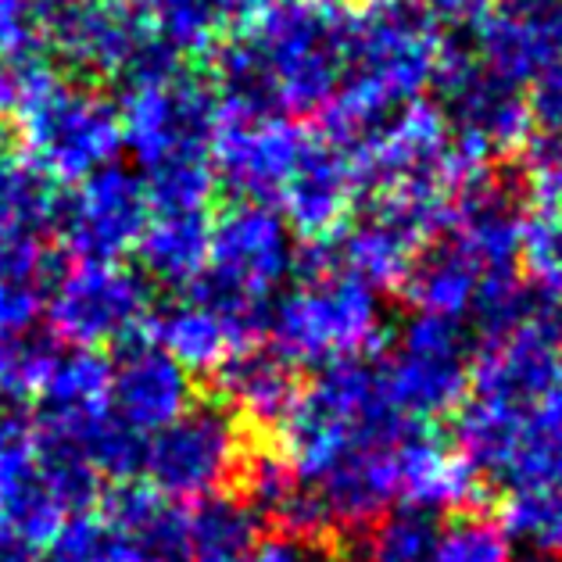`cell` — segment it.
<instances>
[{
    "label": "cell",
    "mask_w": 562,
    "mask_h": 562,
    "mask_svg": "<svg viewBox=\"0 0 562 562\" xmlns=\"http://www.w3.org/2000/svg\"><path fill=\"white\" fill-rule=\"evenodd\" d=\"M427 427L394 405L380 362L319 369L280 419V456L297 491L334 524H373L402 502L405 448Z\"/></svg>",
    "instance_id": "cell-1"
},
{
    "label": "cell",
    "mask_w": 562,
    "mask_h": 562,
    "mask_svg": "<svg viewBox=\"0 0 562 562\" xmlns=\"http://www.w3.org/2000/svg\"><path fill=\"white\" fill-rule=\"evenodd\" d=\"M441 54L445 44L430 15L387 4L355 11L345 44V68H340L334 98L323 108L326 130L337 147L351 150L402 108L416 104L419 93L434 83Z\"/></svg>",
    "instance_id": "cell-2"
},
{
    "label": "cell",
    "mask_w": 562,
    "mask_h": 562,
    "mask_svg": "<svg viewBox=\"0 0 562 562\" xmlns=\"http://www.w3.org/2000/svg\"><path fill=\"white\" fill-rule=\"evenodd\" d=\"M294 272H301V286L272 301L266 326L269 348L294 369L362 359V351L380 340V294L337 266L330 240H312L294 262Z\"/></svg>",
    "instance_id": "cell-3"
},
{
    "label": "cell",
    "mask_w": 562,
    "mask_h": 562,
    "mask_svg": "<svg viewBox=\"0 0 562 562\" xmlns=\"http://www.w3.org/2000/svg\"><path fill=\"white\" fill-rule=\"evenodd\" d=\"M294 262V237L280 212L269 204L237 201L212 223L209 262L190 286V297L223 315L240 348L258 345Z\"/></svg>",
    "instance_id": "cell-4"
},
{
    "label": "cell",
    "mask_w": 562,
    "mask_h": 562,
    "mask_svg": "<svg viewBox=\"0 0 562 562\" xmlns=\"http://www.w3.org/2000/svg\"><path fill=\"white\" fill-rule=\"evenodd\" d=\"M351 15L348 0H262L237 30L262 65L280 115L323 112L334 98Z\"/></svg>",
    "instance_id": "cell-5"
},
{
    "label": "cell",
    "mask_w": 562,
    "mask_h": 562,
    "mask_svg": "<svg viewBox=\"0 0 562 562\" xmlns=\"http://www.w3.org/2000/svg\"><path fill=\"white\" fill-rule=\"evenodd\" d=\"M40 33L79 79L147 87L183 72V58L155 33L136 0H33Z\"/></svg>",
    "instance_id": "cell-6"
},
{
    "label": "cell",
    "mask_w": 562,
    "mask_h": 562,
    "mask_svg": "<svg viewBox=\"0 0 562 562\" xmlns=\"http://www.w3.org/2000/svg\"><path fill=\"white\" fill-rule=\"evenodd\" d=\"M25 158L54 183H83L122 150L119 108L87 83L47 76L15 112Z\"/></svg>",
    "instance_id": "cell-7"
},
{
    "label": "cell",
    "mask_w": 562,
    "mask_h": 562,
    "mask_svg": "<svg viewBox=\"0 0 562 562\" xmlns=\"http://www.w3.org/2000/svg\"><path fill=\"white\" fill-rule=\"evenodd\" d=\"M355 187L369 198H413L448 204L451 190H459L473 176L445 119L430 104H408L394 119L359 140L351 150Z\"/></svg>",
    "instance_id": "cell-8"
},
{
    "label": "cell",
    "mask_w": 562,
    "mask_h": 562,
    "mask_svg": "<svg viewBox=\"0 0 562 562\" xmlns=\"http://www.w3.org/2000/svg\"><path fill=\"white\" fill-rule=\"evenodd\" d=\"M240 416L218 397L194 402L180 419L147 437L144 473L150 487L169 502L223 495L229 480H237L244 462Z\"/></svg>",
    "instance_id": "cell-9"
},
{
    "label": "cell",
    "mask_w": 562,
    "mask_h": 562,
    "mask_svg": "<svg viewBox=\"0 0 562 562\" xmlns=\"http://www.w3.org/2000/svg\"><path fill=\"white\" fill-rule=\"evenodd\" d=\"M434 83L441 90L445 126L470 166L505 155L527 140L533 115L524 87L491 72L476 54L445 50Z\"/></svg>",
    "instance_id": "cell-10"
},
{
    "label": "cell",
    "mask_w": 562,
    "mask_h": 562,
    "mask_svg": "<svg viewBox=\"0 0 562 562\" xmlns=\"http://www.w3.org/2000/svg\"><path fill=\"white\" fill-rule=\"evenodd\" d=\"M223 108L212 90V79L194 72H176L172 79L147 87H130L119 104L122 147L155 169L172 158L209 155Z\"/></svg>",
    "instance_id": "cell-11"
},
{
    "label": "cell",
    "mask_w": 562,
    "mask_h": 562,
    "mask_svg": "<svg viewBox=\"0 0 562 562\" xmlns=\"http://www.w3.org/2000/svg\"><path fill=\"white\" fill-rule=\"evenodd\" d=\"M150 291L144 277L119 262H76L47 297L50 337L68 348H119L147 334Z\"/></svg>",
    "instance_id": "cell-12"
},
{
    "label": "cell",
    "mask_w": 562,
    "mask_h": 562,
    "mask_svg": "<svg viewBox=\"0 0 562 562\" xmlns=\"http://www.w3.org/2000/svg\"><path fill=\"white\" fill-rule=\"evenodd\" d=\"M473 397L533 408L562 383V305L541 294L505 326L484 337L473 359Z\"/></svg>",
    "instance_id": "cell-13"
},
{
    "label": "cell",
    "mask_w": 562,
    "mask_h": 562,
    "mask_svg": "<svg viewBox=\"0 0 562 562\" xmlns=\"http://www.w3.org/2000/svg\"><path fill=\"white\" fill-rule=\"evenodd\" d=\"M380 373L394 405L413 419L427 423L456 408L470 391V345L459 323L413 315L394 340V351L380 362Z\"/></svg>",
    "instance_id": "cell-14"
},
{
    "label": "cell",
    "mask_w": 562,
    "mask_h": 562,
    "mask_svg": "<svg viewBox=\"0 0 562 562\" xmlns=\"http://www.w3.org/2000/svg\"><path fill=\"white\" fill-rule=\"evenodd\" d=\"M150 201L144 180L122 166H104L61 198L54 226L61 244L79 262H119L136 251L150 223Z\"/></svg>",
    "instance_id": "cell-15"
},
{
    "label": "cell",
    "mask_w": 562,
    "mask_h": 562,
    "mask_svg": "<svg viewBox=\"0 0 562 562\" xmlns=\"http://www.w3.org/2000/svg\"><path fill=\"white\" fill-rule=\"evenodd\" d=\"M312 133L291 115H223L212 140L215 180L237 201L277 209Z\"/></svg>",
    "instance_id": "cell-16"
},
{
    "label": "cell",
    "mask_w": 562,
    "mask_h": 562,
    "mask_svg": "<svg viewBox=\"0 0 562 562\" xmlns=\"http://www.w3.org/2000/svg\"><path fill=\"white\" fill-rule=\"evenodd\" d=\"M476 58L509 83H538L562 61V0H495L480 15Z\"/></svg>",
    "instance_id": "cell-17"
},
{
    "label": "cell",
    "mask_w": 562,
    "mask_h": 562,
    "mask_svg": "<svg viewBox=\"0 0 562 562\" xmlns=\"http://www.w3.org/2000/svg\"><path fill=\"white\" fill-rule=\"evenodd\" d=\"M190 405H194V380L147 334L119 345V362H112V383H108V408L119 423L150 437L180 419Z\"/></svg>",
    "instance_id": "cell-18"
},
{
    "label": "cell",
    "mask_w": 562,
    "mask_h": 562,
    "mask_svg": "<svg viewBox=\"0 0 562 562\" xmlns=\"http://www.w3.org/2000/svg\"><path fill=\"white\" fill-rule=\"evenodd\" d=\"M355 172L345 147H337L323 136H312L297 169L280 190L277 212L291 233H301L312 240H330L348 223V212L355 204Z\"/></svg>",
    "instance_id": "cell-19"
},
{
    "label": "cell",
    "mask_w": 562,
    "mask_h": 562,
    "mask_svg": "<svg viewBox=\"0 0 562 562\" xmlns=\"http://www.w3.org/2000/svg\"><path fill=\"white\" fill-rule=\"evenodd\" d=\"M104 519L115 530L119 562H190V513L155 487L119 484Z\"/></svg>",
    "instance_id": "cell-20"
},
{
    "label": "cell",
    "mask_w": 562,
    "mask_h": 562,
    "mask_svg": "<svg viewBox=\"0 0 562 562\" xmlns=\"http://www.w3.org/2000/svg\"><path fill=\"white\" fill-rule=\"evenodd\" d=\"M108 383H112V362L101 351L58 348L44 383H40V413L33 427L58 434L83 427L87 419L108 413Z\"/></svg>",
    "instance_id": "cell-21"
},
{
    "label": "cell",
    "mask_w": 562,
    "mask_h": 562,
    "mask_svg": "<svg viewBox=\"0 0 562 562\" xmlns=\"http://www.w3.org/2000/svg\"><path fill=\"white\" fill-rule=\"evenodd\" d=\"M218 402L255 423H280L297 397V369L269 345H248L215 369Z\"/></svg>",
    "instance_id": "cell-22"
},
{
    "label": "cell",
    "mask_w": 562,
    "mask_h": 562,
    "mask_svg": "<svg viewBox=\"0 0 562 562\" xmlns=\"http://www.w3.org/2000/svg\"><path fill=\"white\" fill-rule=\"evenodd\" d=\"M209 212H155L136 244V258L150 280L172 291H190L209 262Z\"/></svg>",
    "instance_id": "cell-23"
},
{
    "label": "cell",
    "mask_w": 562,
    "mask_h": 562,
    "mask_svg": "<svg viewBox=\"0 0 562 562\" xmlns=\"http://www.w3.org/2000/svg\"><path fill=\"white\" fill-rule=\"evenodd\" d=\"M147 337L169 355L176 366H183L190 376L194 373H215L218 362L240 348V340L233 337L229 323L212 308L198 305L194 297L169 305L161 315L147 323Z\"/></svg>",
    "instance_id": "cell-24"
},
{
    "label": "cell",
    "mask_w": 562,
    "mask_h": 562,
    "mask_svg": "<svg viewBox=\"0 0 562 562\" xmlns=\"http://www.w3.org/2000/svg\"><path fill=\"white\" fill-rule=\"evenodd\" d=\"M155 33L180 54H209L226 25L248 22L262 0H136Z\"/></svg>",
    "instance_id": "cell-25"
},
{
    "label": "cell",
    "mask_w": 562,
    "mask_h": 562,
    "mask_svg": "<svg viewBox=\"0 0 562 562\" xmlns=\"http://www.w3.org/2000/svg\"><path fill=\"white\" fill-rule=\"evenodd\" d=\"M258 541V513L244 498L212 495L190 513V562H244Z\"/></svg>",
    "instance_id": "cell-26"
},
{
    "label": "cell",
    "mask_w": 562,
    "mask_h": 562,
    "mask_svg": "<svg viewBox=\"0 0 562 562\" xmlns=\"http://www.w3.org/2000/svg\"><path fill=\"white\" fill-rule=\"evenodd\" d=\"M58 204V183L47 172H40L25 155H19V147L0 155V223L30 229L40 237V229L54 226Z\"/></svg>",
    "instance_id": "cell-27"
},
{
    "label": "cell",
    "mask_w": 562,
    "mask_h": 562,
    "mask_svg": "<svg viewBox=\"0 0 562 562\" xmlns=\"http://www.w3.org/2000/svg\"><path fill=\"white\" fill-rule=\"evenodd\" d=\"M502 530L527 544L530 555H562V484L505 491Z\"/></svg>",
    "instance_id": "cell-28"
},
{
    "label": "cell",
    "mask_w": 562,
    "mask_h": 562,
    "mask_svg": "<svg viewBox=\"0 0 562 562\" xmlns=\"http://www.w3.org/2000/svg\"><path fill=\"white\" fill-rule=\"evenodd\" d=\"M140 180L150 212H209V201L218 187L209 155L161 161L155 169H144Z\"/></svg>",
    "instance_id": "cell-29"
},
{
    "label": "cell",
    "mask_w": 562,
    "mask_h": 562,
    "mask_svg": "<svg viewBox=\"0 0 562 562\" xmlns=\"http://www.w3.org/2000/svg\"><path fill=\"white\" fill-rule=\"evenodd\" d=\"M437 538H441V524L434 519V513L394 509L376 519L355 562H430Z\"/></svg>",
    "instance_id": "cell-30"
},
{
    "label": "cell",
    "mask_w": 562,
    "mask_h": 562,
    "mask_svg": "<svg viewBox=\"0 0 562 562\" xmlns=\"http://www.w3.org/2000/svg\"><path fill=\"white\" fill-rule=\"evenodd\" d=\"M519 262L527 269L530 291L562 305V212L544 209L527 215L519 237Z\"/></svg>",
    "instance_id": "cell-31"
},
{
    "label": "cell",
    "mask_w": 562,
    "mask_h": 562,
    "mask_svg": "<svg viewBox=\"0 0 562 562\" xmlns=\"http://www.w3.org/2000/svg\"><path fill=\"white\" fill-rule=\"evenodd\" d=\"M40 562H119L115 530L104 516L76 513L54 530Z\"/></svg>",
    "instance_id": "cell-32"
},
{
    "label": "cell",
    "mask_w": 562,
    "mask_h": 562,
    "mask_svg": "<svg viewBox=\"0 0 562 562\" xmlns=\"http://www.w3.org/2000/svg\"><path fill=\"white\" fill-rule=\"evenodd\" d=\"M50 340L54 337H30L25 334L8 348L4 362H0V397H4V402H11V405L36 402L40 383H44L54 351H58Z\"/></svg>",
    "instance_id": "cell-33"
},
{
    "label": "cell",
    "mask_w": 562,
    "mask_h": 562,
    "mask_svg": "<svg viewBox=\"0 0 562 562\" xmlns=\"http://www.w3.org/2000/svg\"><path fill=\"white\" fill-rule=\"evenodd\" d=\"M430 562H513L505 530L487 519H456L441 527Z\"/></svg>",
    "instance_id": "cell-34"
},
{
    "label": "cell",
    "mask_w": 562,
    "mask_h": 562,
    "mask_svg": "<svg viewBox=\"0 0 562 562\" xmlns=\"http://www.w3.org/2000/svg\"><path fill=\"white\" fill-rule=\"evenodd\" d=\"M36 476V445L33 423L19 413H0V505L19 498V491Z\"/></svg>",
    "instance_id": "cell-35"
},
{
    "label": "cell",
    "mask_w": 562,
    "mask_h": 562,
    "mask_svg": "<svg viewBox=\"0 0 562 562\" xmlns=\"http://www.w3.org/2000/svg\"><path fill=\"white\" fill-rule=\"evenodd\" d=\"M50 258L40 244L36 233L19 229L11 223H0V280H22L36 283L50 272Z\"/></svg>",
    "instance_id": "cell-36"
},
{
    "label": "cell",
    "mask_w": 562,
    "mask_h": 562,
    "mask_svg": "<svg viewBox=\"0 0 562 562\" xmlns=\"http://www.w3.org/2000/svg\"><path fill=\"white\" fill-rule=\"evenodd\" d=\"M40 286L22 280H0V362L19 337H25L40 319Z\"/></svg>",
    "instance_id": "cell-37"
},
{
    "label": "cell",
    "mask_w": 562,
    "mask_h": 562,
    "mask_svg": "<svg viewBox=\"0 0 562 562\" xmlns=\"http://www.w3.org/2000/svg\"><path fill=\"white\" fill-rule=\"evenodd\" d=\"M40 22L33 0H0V61L40 50Z\"/></svg>",
    "instance_id": "cell-38"
},
{
    "label": "cell",
    "mask_w": 562,
    "mask_h": 562,
    "mask_svg": "<svg viewBox=\"0 0 562 562\" xmlns=\"http://www.w3.org/2000/svg\"><path fill=\"white\" fill-rule=\"evenodd\" d=\"M244 562H334V559L326 555V548L315 544V538L283 530L272 533V538H258Z\"/></svg>",
    "instance_id": "cell-39"
},
{
    "label": "cell",
    "mask_w": 562,
    "mask_h": 562,
    "mask_svg": "<svg viewBox=\"0 0 562 562\" xmlns=\"http://www.w3.org/2000/svg\"><path fill=\"white\" fill-rule=\"evenodd\" d=\"M530 115L541 122L544 140L562 144V61L552 68V72H544L538 79V90H533V101H530Z\"/></svg>",
    "instance_id": "cell-40"
},
{
    "label": "cell",
    "mask_w": 562,
    "mask_h": 562,
    "mask_svg": "<svg viewBox=\"0 0 562 562\" xmlns=\"http://www.w3.org/2000/svg\"><path fill=\"white\" fill-rule=\"evenodd\" d=\"M533 190L544 198L548 209L562 212V144L544 140L533 150Z\"/></svg>",
    "instance_id": "cell-41"
},
{
    "label": "cell",
    "mask_w": 562,
    "mask_h": 562,
    "mask_svg": "<svg viewBox=\"0 0 562 562\" xmlns=\"http://www.w3.org/2000/svg\"><path fill=\"white\" fill-rule=\"evenodd\" d=\"M387 8H405V11H419V15H445V19H456V22H470L480 19L484 11L495 4V0H380Z\"/></svg>",
    "instance_id": "cell-42"
},
{
    "label": "cell",
    "mask_w": 562,
    "mask_h": 562,
    "mask_svg": "<svg viewBox=\"0 0 562 562\" xmlns=\"http://www.w3.org/2000/svg\"><path fill=\"white\" fill-rule=\"evenodd\" d=\"M0 562H40V548L11 538V541L0 544Z\"/></svg>",
    "instance_id": "cell-43"
},
{
    "label": "cell",
    "mask_w": 562,
    "mask_h": 562,
    "mask_svg": "<svg viewBox=\"0 0 562 562\" xmlns=\"http://www.w3.org/2000/svg\"><path fill=\"white\" fill-rule=\"evenodd\" d=\"M519 562H559L552 555H527V559H519Z\"/></svg>",
    "instance_id": "cell-44"
},
{
    "label": "cell",
    "mask_w": 562,
    "mask_h": 562,
    "mask_svg": "<svg viewBox=\"0 0 562 562\" xmlns=\"http://www.w3.org/2000/svg\"><path fill=\"white\" fill-rule=\"evenodd\" d=\"M559 391H562V383H559Z\"/></svg>",
    "instance_id": "cell-45"
}]
</instances>
